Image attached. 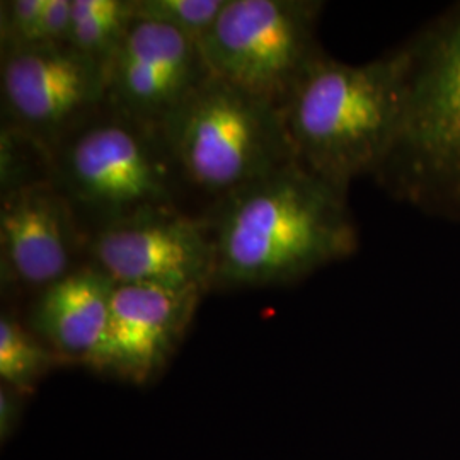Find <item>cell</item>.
<instances>
[{
	"label": "cell",
	"mask_w": 460,
	"mask_h": 460,
	"mask_svg": "<svg viewBox=\"0 0 460 460\" xmlns=\"http://www.w3.org/2000/svg\"><path fill=\"white\" fill-rule=\"evenodd\" d=\"M212 292L294 285L351 256L348 195L292 163L212 205Z\"/></svg>",
	"instance_id": "obj_1"
},
{
	"label": "cell",
	"mask_w": 460,
	"mask_h": 460,
	"mask_svg": "<svg viewBox=\"0 0 460 460\" xmlns=\"http://www.w3.org/2000/svg\"><path fill=\"white\" fill-rule=\"evenodd\" d=\"M404 104L402 49L362 66L319 55L281 104L296 163L348 195L377 171L394 142Z\"/></svg>",
	"instance_id": "obj_2"
},
{
	"label": "cell",
	"mask_w": 460,
	"mask_h": 460,
	"mask_svg": "<svg viewBox=\"0 0 460 460\" xmlns=\"http://www.w3.org/2000/svg\"><path fill=\"white\" fill-rule=\"evenodd\" d=\"M401 49L402 115L374 180L395 201L460 222V4Z\"/></svg>",
	"instance_id": "obj_3"
},
{
	"label": "cell",
	"mask_w": 460,
	"mask_h": 460,
	"mask_svg": "<svg viewBox=\"0 0 460 460\" xmlns=\"http://www.w3.org/2000/svg\"><path fill=\"white\" fill-rule=\"evenodd\" d=\"M51 182L85 239L140 215L184 210L188 197L159 128L108 104L51 152Z\"/></svg>",
	"instance_id": "obj_4"
},
{
	"label": "cell",
	"mask_w": 460,
	"mask_h": 460,
	"mask_svg": "<svg viewBox=\"0 0 460 460\" xmlns=\"http://www.w3.org/2000/svg\"><path fill=\"white\" fill-rule=\"evenodd\" d=\"M188 195L208 208L296 163L279 106L208 75L159 127Z\"/></svg>",
	"instance_id": "obj_5"
},
{
	"label": "cell",
	"mask_w": 460,
	"mask_h": 460,
	"mask_svg": "<svg viewBox=\"0 0 460 460\" xmlns=\"http://www.w3.org/2000/svg\"><path fill=\"white\" fill-rule=\"evenodd\" d=\"M317 0H226L199 49L210 75L281 108L324 53Z\"/></svg>",
	"instance_id": "obj_6"
},
{
	"label": "cell",
	"mask_w": 460,
	"mask_h": 460,
	"mask_svg": "<svg viewBox=\"0 0 460 460\" xmlns=\"http://www.w3.org/2000/svg\"><path fill=\"white\" fill-rule=\"evenodd\" d=\"M2 127L49 154L106 106V64L70 45L0 49Z\"/></svg>",
	"instance_id": "obj_7"
},
{
	"label": "cell",
	"mask_w": 460,
	"mask_h": 460,
	"mask_svg": "<svg viewBox=\"0 0 460 460\" xmlns=\"http://www.w3.org/2000/svg\"><path fill=\"white\" fill-rule=\"evenodd\" d=\"M214 244L203 217L184 210L140 215L87 239V263L116 285L212 292Z\"/></svg>",
	"instance_id": "obj_8"
},
{
	"label": "cell",
	"mask_w": 460,
	"mask_h": 460,
	"mask_svg": "<svg viewBox=\"0 0 460 460\" xmlns=\"http://www.w3.org/2000/svg\"><path fill=\"white\" fill-rule=\"evenodd\" d=\"M87 263V239L53 182L0 195V283L36 296Z\"/></svg>",
	"instance_id": "obj_9"
},
{
	"label": "cell",
	"mask_w": 460,
	"mask_h": 460,
	"mask_svg": "<svg viewBox=\"0 0 460 460\" xmlns=\"http://www.w3.org/2000/svg\"><path fill=\"white\" fill-rule=\"evenodd\" d=\"M208 75L197 40L135 19L106 64V104L159 128Z\"/></svg>",
	"instance_id": "obj_10"
},
{
	"label": "cell",
	"mask_w": 460,
	"mask_h": 460,
	"mask_svg": "<svg viewBox=\"0 0 460 460\" xmlns=\"http://www.w3.org/2000/svg\"><path fill=\"white\" fill-rule=\"evenodd\" d=\"M203 290L116 285L102 343L91 370L135 385L154 382L181 345Z\"/></svg>",
	"instance_id": "obj_11"
},
{
	"label": "cell",
	"mask_w": 460,
	"mask_h": 460,
	"mask_svg": "<svg viewBox=\"0 0 460 460\" xmlns=\"http://www.w3.org/2000/svg\"><path fill=\"white\" fill-rule=\"evenodd\" d=\"M116 283L85 263L31 298L26 326L64 358L89 368L102 343Z\"/></svg>",
	"instance_id": "obj_12"
},
{
	"label": "cell",
	"mask_w": 460,
	"mask_h": 460,
	"mask_svg": "<svg viewBox=\"0 0 460 460\" xmlns=\"http://www.w3.org/2000/svg\"><path fill=\"white\" fill-rule=\"evenodd\" d=\"M60 365H66L64 358L43 343L26 323H21L11 311H2L0 384L31 395L38 384Z\"/></svg>",
	"instance_id": "obj_13"
},
{
	"label": "cell",
	"mask_w": 460,
	"mask_h": 460,
	"mask_svg": "<svg viewBox=\"0 0 460 460\" xmlns=\"http://www.w3.org/2000/svg\"><path fill=\"white\" fill-rule=\"evenodd\" d=\"M133 21V0H72L66 45L108 64Z\"/></svg>",
	"instance_id": "obj_14"
},
{
	"label": "cell",
	"mask_w": 460,
	"mask_h": 460,
	"mask_svg": "<svg viewBox=\"0 0 460 460\" xmlns=\"http://www.w3.org/2000/svg\"><path fill=\"white\" fill-rule=\"evenodd\" d=\"M51 182V154L33 138L4 128L0 132V195L38 182Z\"/></svg>",
	"instance_id": "obj_15"
},
{
	"label": "cell",
	"mask_w": 460,
	"mask_h": 460,
	"mask_svg": "<svg viewBox=\"0 0 460 460\" xmlns=\"http://www.w3.org/2000/svg\"><path fill=\"white\" fill-rule=\"evenodd\" d=\"M226 0H133L135 19L169 26L193 40L210 31Z\"/></svg>",
	"instance_id": "obj_16"
},
{
	"label": "cell",
	"mask_w": 460,
	"mask_h": 460,
	"mask_svg": "<svg viewBox=\"0 0 460 460\" xmlns=\"http://www.w3.org/2000/svg\"><path fill=\"white\" fill-rule=\"evenodd\" d=\"M49 0L0 2V49L30 47Z\"/></svg>",
	"instance_id": "obj_17"
},
{
	"label": "cell",
	"mask_w": 460,
	"mask_h": 460,
	"mask_svg": "<svg viewBox=\"0 0 460 460\" xmlns=\"http://www.w3.org/2000/svg\"><path fill=\"white\" fill-rule=\"evenodd\" d=\"M72 0H49L40 19L33 45H62L70 31Z\"/></svg>",
	"instance_id": "obj_18"
},
{
	"label": "cell",
	"mask_w": 460,
	"mask_h": 460,
	"mask_svg": "<svg viewBox=\"0 0 460 460\" xmlns=\"http://www.w3.org/2000/svg\"><path fill=\"white\" fill-rule=\"evenodd\" d=\"M30 395L22 394L16 389L0 384V440L7 442L21 423L26 399Z\"/></svg>",
	"instance_id": "obj_19"
}]
</instances>
